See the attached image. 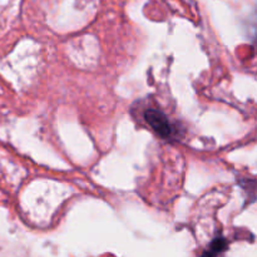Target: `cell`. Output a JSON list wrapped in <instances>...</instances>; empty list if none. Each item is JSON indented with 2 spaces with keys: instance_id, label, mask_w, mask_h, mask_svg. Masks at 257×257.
Segmentation results:
<instances>
[{
  "instance_id": "6da1fadb",
  "label": "cell",
  "mask_w": 257,
  "mask_h": 257,
  "mask_svg": "<svg viewBox=\"0 0 257 257\" xmlns=\"http://www.w3.org/2000/svg\"><path fill=\"white\" fill-rule=\"evenodd\" d=\"M145 119L151 128L162 138H170L175 133L172 123L167 115L158 109H147L145 113Z\"/></svg>"
},
{
  "instance_id": "7a4b0ae2",
  "label": "cell",
  "mask_w": 257,
  "mask_h": 257,
  "mask_svg": "<svg viewBox=\"0 0 257 257\" xmlns=\"http://www.w3.org/2000/svg\"><path fill=\"white\" fill-rule=\"evenodd\" d=\"M225 245H226V242L223 240H216L215 242L211 245V248H212V252L211 253L220 252L221 250H223V248H225Z\"/></svg>"
}]
</instances>
